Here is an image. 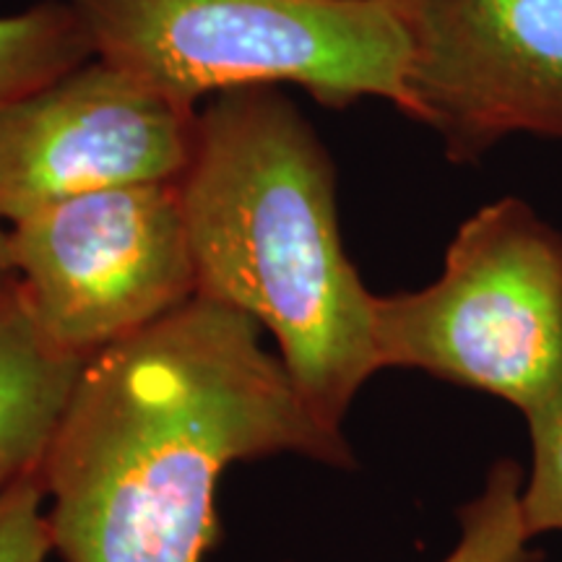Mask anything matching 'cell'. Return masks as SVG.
I'll return each instance as SVG.
<instances>
[{"instance_id":"cell-13","label":"cell","mask_w":562,"mask_h":562,"mask_svg":"<svg viewBox=\"0 0 562 562\" xmlns=\"http://www.w3.org/2000/svg\"><path fill=\"white\" fill-rule=\"evenodd\" d=\"M16 284H19V277H16V269H13L9 227L0 224V300H3Z\"/></svg>"},{"instance_id":"cell-3","label":"cell","mask_w":562,"mask_h":562,"mask_svg":"<svg viewBox=\"0 0 562 562\" xmlns=\"http://www.w3.org/2000/svg\"><path fill=\"white\" fill-rule=\"evenodd\" d=\"M94 58L170 100L297 87L323 108L409 110V32L398 0H66Z\"/></svg>"},{"instance_id":"cell-1","label":"cell","mask_w":562,"mask_h":562,"mask_svg":"<svg viewBox=\"0 0 562 562\" xmlns=\"http://www.w3.org/2000/svg\"><path fill=\"white\" fill-rule=\"evenodd\" d=\"M261 331L195 294L83 362L40 467L63 562H203L222 539L216 487L232 463H355Z\"/></svg>"},{"instance_id":"cell-4","label":"cell","mask_w":562,"mask_h":562,"mask_svg":"<svg viewBox=\"0 0 562 562\" xmlns=\"http://www.w3.org/2000/svg\"><path fill=\"white\" fill-rule=\"evenodd\" d=\"M381 370H422L531 414L562 385V232L521 199L456 229L440 277L375 294Z\"/></svg>"},{"instance_id":"cell-9","label":"cell","mask_w":562,"mask_h":562,"mask_svg":"<svg viewBox=\"0 0 562 562\" xmlns=\"http://www.w3.org/2000/svg\"><path fill=\"white\" fill-rule=\"evenodd\" d=\"M94 58L87 30L66 0L0 16V108Z\"/></svg>"},{"instance_id":"cell-8","label":"cell","mask_w":562,"mask_h":562,"mask_svg":"<svg viewBox=\"0 0 562 562\" xmlns=\"http://www.w3.org/2000/svg\"><path fill=\"white\" fill-rule=\"evenodd\" d=\"M81 368L45 339L13 286L0 300V495L40 472Z\"/></svg>"},{"instance_id":"cell-12","label":"cell","mask_w":562,"mask_h":562,"mask_svg":"<svg viewBox=\"0 0 562 562\" xmlns=\"http://www.w3.org/2000/svg\"><path fill=\"white\" fill-rule=\"evenodd\" d=\"M42 472L19 480L0 495V562H45L53 552Z\"/></svg>"},{"instance_id":"cell-11","label":"cell","mask_w":562,"mask_h":562,"mask_svg":"<svg viewBox=\"0 0 562 562\" xmlns=\"http://www.w3.org/2000/svg\"><path fill=\"white\" fill-rule=\"evenodd\" d=\"M531 472L524 482V521L531 537L562 531V385L526 414Z\"/></svg>"},{"instance_id":"cell-5","label":"cell","mask_w":562,"mask_h":562,"mask_svg":"<svg viewBox=\"0 0 562 562\" xmlns=\"http://www.w3.org/2000/svg\"><path fill=\"white\" fill-rule=\"evenodd\" d=\"M9 240L40 331L81 362L199 294L180 180L53 203L13 222Z\"/></svg>"},{"instance_id":"cell-6","label":"cell","mask_w":562,"mask_h":562,"mask_svg":"<svg viewBox=\"0 0 562 562\" xmlns=\"http://www.w3.org/2000/svg\"><path fill=\"white\" fill-rule=\"evenodd\" d=\"M409 110L456 165L505 138H562V0H398Z\"/></svg>"},{"instance_id":"cell-2","label":"cell","mask_w":562,"mask_h":562,"mask_svg":"<svg viewBox=\"0 0 562 562\" xmlns=\"http://www.w3.org/2000/svg\"><path fill=\"white\" fill-rule=\"evenodd\" d=\"M180 195L199 294L261 323L305 404L341 430L381 360L375 294L344 250L318 133L279 87L211 97Z\"/></svg>"},{"instance_id":"cell-7","label":"cell","mask_w":562,"mask_h":562,"mask_svg":"<svg viewBox=\"0 0 562 562\" xmlns=\"http://www.w3.org/2000/svg\"><path fill=\"white\" fill-rule=\"evenodd\" d=\"M199 112L102 58L0 108V224L76 195L178 182Z\"/></svg>"},{"instance_id":"cell-10","label":"cell","mask_w":562,"mask_h":562,"mask_svg":"<svg viewBox=\"0 0 562 562\" xmlns=\"http://www.w3.org/2000/svg\"><path fill=\"white\" fill-rule=\"evenodd\" d=\"M524 482L516 461H497L484 490L459 510L461 539L442 562H542V552L529 547L533 537L524 521Z\"/></svg>"}]
</instances>
